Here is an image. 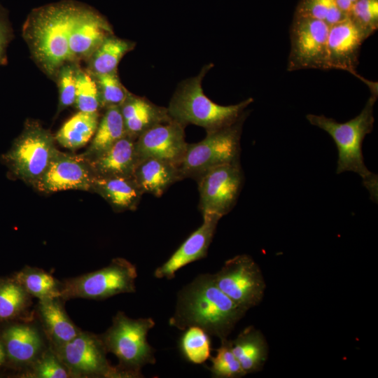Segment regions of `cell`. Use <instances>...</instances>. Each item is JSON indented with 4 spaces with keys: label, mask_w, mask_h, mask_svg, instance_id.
Masks as SVG:
<instances>
[{
    "label": "cell",
    "mask_w": 378,
    "mask_h": 378,
    "mask_svg": "<svg viewBox=\"0 0 378 378\" xmlns=\"http://www.w3.org/2000/svg\"><path fill=\"white\" fill-rule=\"evenodd\" d=\"M246 312L217 286L213 274H202L178 291L169 325L181 330L197 326L221 340Z\"/></svg>",
    "instance_id": "obj_1"
},
{
    "label": "cell",
    "mask_w": 378,
    "mask_h": 378,
    "mask_svg": "<svg viewBox=\"0 0 378 378\" xmlns=\"http://www.w3.org/2000/svg\"><path fill=\"white\" fill-rule=\"evenodd\" d=\"M81 5L62 1L35 8L23 24L22 35L32 57L50 77L55 78L64 64L71 62L69 38Z\"/></svg>",
    "instance_id": "obj_2"
},
{
    "label": "cell",
    "mask_w": 378,
    "mask_h": 378,
    "mask_svg": "<svg viewBox=\"0 0 378 378\" xmlns=\"http://www.w3.org/2000/svg\"><path fill=\"white\" fill-rule=\"evenodd\" d=\"M377 98V92H371L361 112L345 122H338L323 115L306 116L310 124L322 129L332 138L338 151L336 173L352 172L358 174L371 198L375 200H377V176L364 163L362 144L365 136L373 129V107Z\"/></svg>",
    "instance_id": "obj_3"
},
{
    "label": "cell",
    "mask_w": 378,
    "mask_h": 378,
    "mask_svg": "<svg viewBox=\"0 0 378 378\" xmlns=\"http://www.w3.org/2000/svg\"><path fill=\"white\" fill-rule=\"evenodd\" d=\"M212 64L204 66L195 77L183 82L173 95L167 111L170 118L186 127L189 124L204 128L206 133L232 125L253 102L249 97L240 103L222 106L212 102L204 93L202 82Z\"/></svg>",
    "instance_id": "obj_4"
},
{
    "label": "cell",
    "mask_w": 378,
    "mask_h": 378,
    "mask_svg": "<svg viewBox=\"0 0 378 378\" xmlns=\"http://www.w3.org/2000/svg\"><path fill=\"white\" fill-rule=\"evenodd\" d=\"M151 318H132L118 312L112 325L99 335L107 353L118 360L116 368L122 377H142L141 368L155 364V349L148 344L147 335L155 326Z\"/></svg>",
    "instance_id": "obj_5"
},
{
    "label": "cell",
    "mask_w": 378,
    "mask_h": 378,
    "mask_svg": "<svg viewBox=\"0 0 378 378\" xmlns=\"http://www.w3.org/2000/svg\"><path fill=\"white\" fill-rule=\"evenodd\" d=\"M57 150L55 136L38 122L29 120L2 161L15 178L33 186Z\"/></svg>",
    "instance_id": "obj_6"
},
{
    "label": "cell",
    "mask_w": 378,
    "mask_h": 378,
    "mask_svg": "<svg viewBox=\"0 0 378 378\" xmlns=\"http://www.w3.org/2000/svg\"><path fill=\"white\" fill-rule=\"evenodd\" d=\"M246 112L234 124L208 132L200 142L188 144L179 166L182 179L197 180L206 172L220 165L240 162L241 135Z\"/></svg>",
    "instance_id": "obj_7"
},
{
    "label": "cell",
    "mask_w": 378,
    "mask_h": 378,
    "mask_svg": "<svg viewBox=\"0 0 378 378\" xmlns=\"http://www.w3.org/2000/svg\"><path fill=\"white\" fill-rule=\"evenodd\" d=\"M136 277L134 264L125 258H115L102 269L62 281L60 297L65 302L74 298L99 300L134 293Z\"/></svg>",
    "instance_id": "obj_8"
},
{
    "label": "cell",
    "mask_w": 378,
    "mask_h": 378,
    "mask_svg": "<svg viewBox=\"0 0 378 378\" xmlns=\"http://www.w3.org/2000/svg\"><path fill=\"white\" fill-rule=\"evenodd\" d=\"M217 286L234 302L248 311L262 300L266 284L258 264L247 254L227 260L213 274Z\"/></svg>",
    "instance_id": "obj_9"
},
{
    "label": "cell",
    "mask_w": 378,
    "mask_h": 378,
    "mask_svg": "<svg viewBox=\"0 0 378 378\" xmlns=\"http://www.w3.org/2000/svg\"><path fill=\"white\" fill-rule=\"evenodd\" d=\"M330 25L323 21L294 14L290 27V50L287 70H327Z\"/></svg>",
    "instance_id": "obj_10"
},
{
    "label": "cell",
    "mask_w": 378,
    "mask_h": 378,
    "mask_svg": "<svg viewBox=\"0 0 378 378\" xmlns=\"http://www.w3.org/2000/svg\"><path fill=\"white\" fill-rule=\"evenodd\" d=\"M52 349L71 377L121 378L116 367L107 360L99 336L92 332L81 330L71 341Z\"/></svg>",
    "instance_id": "obj_11"
},
{
    "label": "cell",
    "mask_w": 378,
    "mask_h": 378,
    "mask_svg": "<svg viewBox=\"0 0 378 378\" xmlns=\"http://www.w3.org/2000/svg\"><path fill=\"white\" fill-rule=\"evenodd\" d=\"M199 209L202 216L214 215L220 218L234 207L244 183L240 162L218 166L197 180Z\"/></svg>",
    "instance_id": "obj_12"
},
{
    "label": "cell",
    "mask_w": 378,
    "mask_h": 378,
    "mask_svg": "<svg viewBox=\"0 0 378 378\" xmlns=\"http://www.w3.org/2000/svg\"><path fill=\"white\" fill-rule=\"evenodd\" d=\"M94 175L80 155L57 150L41 177L32 186L43 193L67 190L91 191Z\"/></svg>",
    "instance_id": "obj_13"
},
{
    "label": "cell",
    "mask_w": 378,
    "mask_h": 378,
    "mask_svg": "<svg viewBox=\"0 0 378 378\" xmlns=\"http://www.w3.org/2000/svg\"><path fill=\"white\" fill-rule=\"evenodd\" d=\"M184 129L181 124L172 120L156 125L142 133L135 140L139 162L152 158L179 167L188 146Z\"/></svg>",
    "instance_id": "obj_14"
},
{
    "label": "cell",
    "mask_w": 378,
    "mask_h": 378,
    "mask_svg": "<svg viewBox=\"0 0 378 378\" xmlns=\"http://www.w3.org/2000/svg\"><path fill=\"white\" fill-rule=\"evenodd\" d=\"M368 38L363 31L348 17L330 27L328 37V69H340L359 78L370 89L377 86L359 76L356 68L363 43Z\"/></svg>",
    "instance_id": "obj_15"
},
{
    "label": "cell",
    "mask_w": 378,
    "mask_h": 378,
    "mask_svg": "<svg viewBox=\"0 0 378 378\" xmlns=\"http://www.w3.org/2000/svg\"><path fill=\"white\" fill-rule=\"evenodd\" d=\"M113 29L107 20L95 10L81 5L69 38L71 62L87 61L109 36Z\"/></svg>",
    "instance_id": "obj_16"
},
{
    "label": "cell",
    "mask_w": 378,
    "mask_h": 378,
    "mask_svg": "<svg viewBox=\"0 0 378 378\" xmlns=\"http://www.w3.org/2000/svg\"><path fill=\"white\" fill-rule=\"evenodd\" d=\"M0 340L6 358L26 368L49 346L41 326L31 320L7 326L1 332Z\"/></svg>",
    "instance_id": "obj_17"
},
{
    "label": "cell",
    "mask_w": 378,
    "mask_h": 378,
    "mask_svg": "<svg viewBox=\"0 0 378 378\" xmlns=\"http://www.w3.org/2000/svg\"><path fill=\"white\" fill-rule=\"evenodd\" d=\"M220 219V217L214 215L203 216L201 226L182 243L166 262L155 270V277L172 279L176 272L183 267L205 258Z\"/></svg>",
    "instance_id": "obj_18"
},
{
    "label": "cell",
    "mask_w": 378,
    "mask_h": 378,
    "mask_svg": "<svg viewBox=\"0 0 378 378\" xmlns=\"http://www.w3.org/2000/svg\"><path fill=\"white\" fill-rule=\"evenodd\" d=\"M61 297L39 300L36 316L52 349L57 348L77 336L80 330L69 318Z\"/></svg>",
    "instance_id": "obj_19"
},
{
    "label": "cell",
    "mask_w": 378,
    "mask_h": 378,
    "mask_svg": "<svg viewBox=\"0 0 378 378\" xmlns=\"http://www.w3.org/2000/svg\"><path fill=\"white\" fill-rule=\"evenodd\" d=\"M135 140L125 135L99 155L86 160L94 176H133L139 162Z\"/></svg>",
    "instance_id": "obj_20"
},
{
    "label": "cell",
    "mask_w": 378,
    "mask_h": 378,
    "mask_svg": "<svg viewBox=\"0 0 378 378\" xmlns=\"http://www.w3.org/2000/svg\"><path fill=\"white\" fill-rule=\"evenodd\" d=\"M120 110L126 134L134 139L155 125L172 120L167 108L157 106L131 92L120 106Z\"/></svg>",
    "instance_id": "obj_21"
},
{
    "label": "cell",
    "mask_w": 378,
    "mask_h": 378,
    "mask_svg": "<svg viewBox=\"0 0 378 378\" xmlns=\"http://www.w3.org/2000/svg\"><path fill=\"white\" fill-rule=\"evenodd\" d=\"M91 192L102 197L115 212L135 210L144 195L133 176H94Z\"/></svg>",
    "instance_id": "obj_22"
},
{
    "label": "cell",
    "mask_w": 378,
    "mask_h": 378,
    "mask_svg": "<svg viewBox=\"0 0 378 378\" xmlns=\"http://www.w3.org/2000/svg\"><path fill=\"white\" fill-rule=\"evenodd\" d=\"M133 178L144 194L156 197H161L172 185L182 180L178 167L152 158L137 163Z\"/></svg>",
    "instance_id": "obj_23"
},
{
    "label": "cell",
    "mask_w": 378,
    "mask_h": 378,
    "mask_svg": "<svg viewBox=\"0 0 378 378\" xmlns=\"http://www.w3.org/2000/svg\"><path fill=\"white\" fill-rule=\"evenodd\" d=\"M231 341L232 351L246 375L262 369L268 358L269 346L260 330L248 326Z\"/></svg>",
    "instance_id": "obj_24"
},
{
    "label": "cell",
    "mask_w": 378,
    "mask_h": 378,
    "mask_svg": "<svg viewBox=\"0 0 378 378\" xmlns=\"http://www.w3.org/2000/svg\"><path fill=\"white\" fill-rule=\"evenodd\" d=\"M125 135L127 134L120 106L106 107L104 115L99 119L88 148L81 155L87 160L94 158Z\"/></svg>",
    "instance_id": "obj_25"
},
{
    "label": "cell",
    "mask_w": 378,
    "mask_h": 378,
    "mask_svg": "<svg viewBox=\"0 0 378 378\" xmlns=\"http://www.w3.org/2000/svg\"><path fill=\"white\" fill-rule=\"evenodd\" d=\"M99 121V112L78 111L58 130L55 141L66 148L73 150L80 148L92 139Z\"/></svg>",
    "instance_id": "obj_26"
},
{
    "label": "cell",
    "mask_w": 378,
    "mask_h": 378,
    "mask_svg": "<svg viewBox=\"0 0 378 378\" xmlns=\"http://www.w3.org/2000/svg\"><path fill=\"white\" fill-rule=\"evenodd\" d=\"M134 43L119 38L114 35L108 37L87 60L88 71L92 75L117 71L122 58L134 49Z\"/></svg>",
    "instance_id": "obj_27"
},
{
    "label": "cell",
    "mask_w": 378,
    "mask_h": 378,
    "mask_svg": "<svg viewBox=\"0 0 378 378\" xmlns=\"http://www.w3.org/2000/svg\"><path fill=\"white\" fill-rule=\"evenodd\" d=\"M13 277L38 300L61 295L62 282L41 268L25 266Z\"/></svg>",
    "instance_id": "obj_28"
},
{
    "label": "cell",
    "mask_w": 378,
    "mask_h": 378,
    "mask_svg": "<svg viewBox=\"0 0 378 378\" xmlns=\"http://www.w3.org/2000/svg\"><path fill=\"white\" fill-rule=\"evenodd\" d=\"M32 297L13 278L0 279V321H9L24 314Z\"/></svg>",
    "instance_id": "obj_29"
},
{
    "label": "cell",
    "mask_w": 378,
    "mask_h": 378,
    "mask_svg": "<svg viewBox=\"0 0 378 378\" xmlns=\"http://www.w3.org/2000/svg\"><path fill=\"white\" fill-rule=\"evenodd\" d=\"M180 340V349L190 363L203 364L211 357L210 335L197 326H190L183 330Z\"/></svg>",
    "instance_id": "obj_30"
},
{
    "label": "cell",
    "mask_w": 378,
    "mask_h": 378,
    "mask_svg": "<svg viewBox=\"0 0 378 378\" xmlns=\"http://www.w3.org/2000/svg\"><path fill=\"white\" fill-rule=\"evenodd\" d=\"M74 105L79 111L99 112L102 107L100 94L94 77L78 65L76 69V95Z\"/></svg>",
    "instance_id": "obj_31"
},
{
    "label": "cell",
    "mask_w": 378,
    "mask_h": 378,
    "mask_svg": "<svg viewBox=\"0 0 378 378\" xmlns=\"http://www.w3.org/2000/svg\"><path fill=\"white\" fill-rule=\"evenodd\" d=\"M209 368L211 376L216 378H239L246 375L232 349V341L227 338L220 340L216 354L209 358Z\"/></svg>",
    "instance_id": "obj_32"
},
{
    "label": "cell",
    "mask_w": 378,
    "mask_h": 378,
    "mask_svg": "<svg viewBox=\"0 0 378 378\" xmlns=\"http://www.w3.org/2000/svg\"><path fill=\"white\" fill-rule=\"evenodd\" d=\"M295 14L323 21L330 26L348 17L340 10L335 0H300Z\"/></svg>",
    "instance_id": "obj_33"
},
{
    "label": "cell",
    "mask_w": 378,
    "mask_h": 378,
    "mask_svg": "<svg viewBox=\"0 0 378 378\" xmlns=\"http://www.w3.org/2000/svg\"><path fill=\"white\" fill-rule=\"evenodd\" d=\"M24 377L31 378L71 377L67 368L48 346L36 360L28 367Z\"/></svg>",
    "instance_id": "obj_34"
},
{
    "label": "cell",
    "mask_w": 378,
    "mask_h": 378,
    "mask_svg": "<svg viewBox=\"0 0 378 378\" xmlns=\"http://www.w3.org/2000/svg\"><path fill=\"white\" fill-rule=\"evenodd\" d=\"M97 83L102 107L120 106L130 92L120 82L117 71L100 75H92Z\"/></svg>",
    "instance_id": "obj_35"
},
{
    "label": "cell",
    "mask_w": 378,
    "mask_h": 378,
    "mask_svg": "<svg viewBox=\"0 0 378 378\" xmlns=\"http://www.w3.org/2000/svg\"><path fill=\"white\" fill-rule=\"evenodd\" d=\"M348 18L368 38L378 29V0H358L352 6Z\"/></svg>",
    "instance_id": "obj_36"
},
{
    "label": "cell",
    "mask_w": 378,
    "mask_h": 378,
    "mask_svg": "<svg viewBox=\"0 0 378 378\" xmlns=\"http://www.w3.org/2000/svg\"><path fill=\"white\" fill-rule=\"evenodd\" d=\"M78 63L64 64L56 74L59 89V103L57 114L74 105L76 95V69Z\"/></svg>",
    "instance_id": "obj_37"
},
{
    "label": "cell",
    "mask_w": 378,
    "mask_h": 378,
    "mask_svg": "<svg viewBox=\"0 0 378 378\" xmlns=\"http://www.w3.org/2000/svg\"><path fill=\"white\" fill-rule=\"evenodd\" d=\"M13 38V31L8 10L0 5V66L7 64V48Z\"/></svg>",
    "instance_id": "obj_38"
},
{
    "label": "cell",
    "mask_w": 378,
    "mask_h": 378,
    "mask_svg": "<svg viewBox=\"0 0 378 378\" xmlns=\"http://www.w3.org/2000/svg\"><path fill=\"white\" fill-rule=\"evenodd\" d=\"M337 7L341 11L345 13L346 15H349L352 6L358 0H335Z\"/></svg>",
    "instance_id": "obj_39"
},
{
    "label": "cell",
    "mask_w": 378,
    "mask_h": 378,
    "mask_svg": "<svg viewBox=\"0 0 378 378\" xmlns=\"http://www.w3.org/2000/svg\"><path fill=\"white\" fill-rule=\"evenodd\" d=\"M6 357L5 351L0 340V366L2 365L6 361Z\"/></svg>",
    "instance_id": "obj_40"
}]
</instances>
